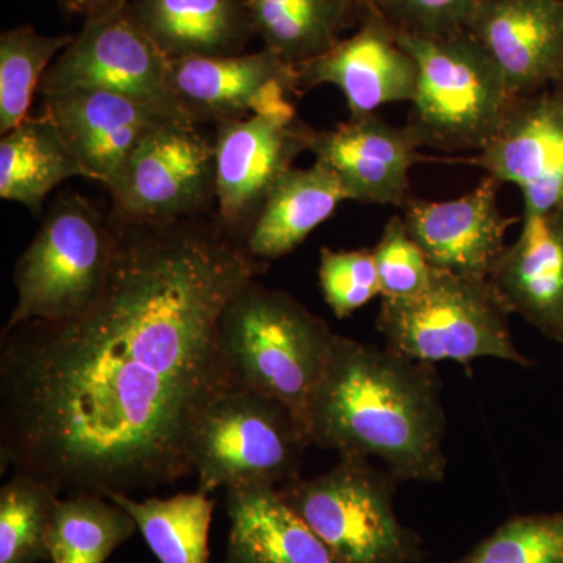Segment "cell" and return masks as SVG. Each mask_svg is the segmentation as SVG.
Listing matches in <instances>:
<instances>
[{
  "instance_id": "obj_33",
  "label": "cell",
  "mask_w": 563,
  "mask_h": 563,
  "mask_svg": "<svg viewBox=\"0 0 563 563\" xmlns=\"http://www.w3.org/2000/svg\"><path fill=\"white\" fill-rule=\"evenodd\" d=\"M74 14H80L84 20L103 16L113 11L124 9L131 0H70Z\"/></svg>"
},
{
  "instance_id": "obj_2",
  "label": "cell",
  "mask_w": 563,
  "mask_h": 563,
  "mask_svg": "<svg viewBox=\"0 0 563 563\" xmlns=\"http://www.w3.org/2000/svg\"><path fill=\"white\" fill-rule=\"evenodd\" d=\"M446 413L431 362L335 335L307 407L310 443L380 459L398 481L440 483Z\"/></svg>"
},
{
  "instance_id": "obj_5",
  "label": "cell",
  "mask_w": 563,
  "mask_h": 563,
  "mask_svg": "<svg viewBox=\"0 0 563 563\" xmlns=\"http://www.w3.org/2000/svg\"><path fill=\"white\" fill-rule=\"evenodd\" d=\"M290 407L265 393L233 384L214 396L190 437L191 472L198 490L298 479L310 446Z\"/></svg>"
},
{
  "instance_id": "obj_19",
  "label": "cell",
  "mask_w": 563,
  "mask_h": 563,
  "mask_svg": "<svg viewBox=\"0 0 563 563\" xmlns=\"http://www.w3.org/2000/svg\"><path fill=\"white\" fill-rule=\"evenodd\" d=\"M509 313L563 343V209L521 218V232L488 274Z\"/></svg>"
},
{
  "instance_id": "obj_23",
  "label": "cell",
  "mask_w": 563,
  "mask_h": 563,
  "mask_svg": "<svg viewBox=\"0 0 563 563\" xmlns=\"http://www.w3.org/2000/svg\"><path fill=\"white\" fill-rule=\"evenodd\" d=\"M84 172L46 113L29 117L0 140V198L21 203L33 214L63 181Z\"/></svg>"
},
{
  "instance_id": "obj_35",
  "label": "cell",
  "mask_w": 563,
  "mask_h": 563,
  "mask_svg": "<svg viewBox=\"0 0 563 563\" xmlns=\"http://www.w3.org/2000/svg\"><path fill=\"white\" fill-rule=\"evenodd\" d=\"M57 2L66 14H69V16L70 14H74L73 2H70V0H57Z\"/></svg>"
},
{
  "instance_id": "obj_24",
  "label": "cell",
  "mask_w": 563,
  "mask_h": 563,
  "mask_svg": "<svg viewBox=\"0 0 563 563\" xmlns=\"http://www.w3.org/2000/svg\"><path fill=\"white\" fill-rule=\"evenodd\" d=\"M255 36L288 65L331 51L346 29L355 0H246Z\"/></svg>"
},
{
  "instance_id": "obj_26",
  "label": "cell",
  "mask_w": 563,
  "mask_h": 563,
  "mask_svg": "<svg viewBox=\"0 0 563 563\" xmlns=\"http://www.w3.org/2000/svg\"><path fill=\"white\" fill-rule=\"evenodd\" d=\"M139 531L121 506L98 493H77L58 499L52 515V563H103Z\"/></svg>"
},
{
  "instance_id": "obj_27",
  "label": "cell",
  "mask_w": 563,
  "mask_h": 563,
  "mask_svg": "<svg viewBox=\"0 0 563 563\" xmlns=\"http://www.w3.org/2000/svg\"><path fill=\"white\" fill-rule=\"evenodd\" d=\"M74 35H41L18 25L0 35V135L31 117L35 91Z\"/></svg>"
},
{
  "instance_id": "obj_25",
  "label": "cell",
  "mask_w": 563,
  "mask_h": 563,
  "mask_svg": "<svg viewBox=\"0 0 563 563\" xmlns=\"http://www.w3.org/2000/svg\"><path fill=\"white\" fill-rule=\"evenodd\" d=\"M110 501L125 510L161 563H209V532L214 501L202 492L135 501L113 493Z\"/></svg>"
},
{
  "instance_id": "obj_3",
  "label": "cell",
  "mask_w": 563,
  "mask_h": 563,
  "mask_svg": "<svg viewBox=\"0 0 563 563\" xmlns=\"http://www.w3.org/2000/svg\"><path fill=\"white\" fill-rule=\"evenodd\" d=\"M220 333L233 383L279 399L307 432L310 396L335 342L328 322L254 279L222 310Z\"/></svg>"
},
{
  "instance_id": "obj_12",
  "label": "cell",
  "mask_w": 563,
  "mask_h": 563,
  "mask_svg": "<svg viewBox=\"0 0 563 563\" xmlns=\"http://www.w3.org/2000/svg\"><path fill=\"white\" fill-rule=\"evenodd\" d=\"M169 80L181 113L196 125L254 114H298L290 102L301 88L295 66L266 47L251 54L172 60Z\"/></svg>"
},
{
  "instance_id": "obj_30",
  "label": "cell",
  "mask_w": 563,
  "mask_h": 563,
  "mask_svg": "<svg viewBox=\"0 0 563 563\" xmlns=\"http://www.w3.org/2000/svg\"><path fill=\"white\" fill-rule=\"evenodd\" d=\"M373 255L383 298L409 299L428 287L433 268L407 231L402 217L388 220Z\"/></svg>"
},
{
  "instance_id": "obj_28",
  "label": "cell",
  "mask_w": 563,
  "mask_h": 563,
  "mask_svg": "<svg viewBox=\"0 0 563 563\" xmlns=\"http://www.w3.org/2000/svg\"><path fill=\"white\" fill-rule=\"evenodd\" d=\"M58 495L46 481L14 472L0 490V563L51 562L47 539Z\"/></svg>"
},
{
  "instance_id": "obj_31",
  "label": "cell",
  "mask_w": 563,
  "mask_h": 563,
  "mask_svg": "<svg viewBox=\"0 0 563 563\" xmlns=\"http://www.w3.org/2000/svg\"><path fill=\"white\" fill-rule=\"evenodd\" d=\"M320 284L336 318H346L380 292L373 250L332 251L322 247Z\"/></svg>"
},
{
  "instance_id": "obj_7",
  "label": "cell",
  "mask_w": 563,
  "mask_h": 563,
  "mask_svg": "<svg viewBox=\"0 0 563 563\" xmlns=\"http://www.w3.org/2000/svg\"><path fill=\"white\" fill-rule=\"evenodd\" d=\"M396 483L369 457L343 454L329 472L277 488L343 563H420L426 558L421 537L393 510Z\"/></svg>"
},
{
  "instance_id": "obj_18",
  "label": "cell",
  "mask_w": 563,
  "mask_h": 563,
  "mask_svg": "<svg viewBox=\"0 0 563 563\" xmlns=\"http://www.w3.org/2000/svg\"><path fill=\"white\" fill-rule=\"evenodd\" d=\"M406 128L388 124L377 114L350 120L331 131H312L309 151L329 169L350 201L402 206L409 173L422 161Z\"/></svg>"
},
{
  "instance_id": "obj_1",
  "label": "cell",
  "mask_w": 563,
  "mask_h": 563,
  "mask_svg": "<svg viewBox=\"0 0 563 563\" xmlns=\"http://www.w3.org/2000/svg\"><path fill=\"white\" fill-rule=\"evenodd\" d=\"M110 221L113 262L98 301L0 339L2 468L106 498L192 473L196 421L235 384L222 310L265 268L217 218Z\"/></svg>"
},
{
  "instance_id": "obj_10",
  "label": "cell",
  "mask_w": 563,
  "mask_h": 563,
  "mask_svg": "<svg viewBox=\"0 0 563 563\" xmlns=\"http://www.w3.org/2000/svg\"><path fill=\"white\" fill-rule=\"evenodd\" d=\"M169 68L172 60L124 7L84 21V27L44 74L40 92L95 88L128 96L169 120L187 121L174 98Z\"/></svg>"
},
{
  "instance_id": "obj_22",
  "label": "cell",
  "mask_w": 563,
  "mask_h": 563,
  "mask_svg": "<svg viewBox=\"0 0 563 563\" xmlns=\"http://www.w3.org/2000/svg\"><path fill=\"white\" fill-rule=\"evenodd\" d=\"M350 201L342 181L320 162L291 168L274 185L244 240L252 257L273 262L295 251L336 207Z\"/></svg>"
},
{
  "instance_id": "obj_4",
  "label": "cell",
  "mask_w": 563,
  "mask_h": 563,
  "mask_svg": "<svg viewBox=\"0 0 563 563\" xmlns=\"http://www.w3.org/2000/svg\"><path fill=\"white\" fill-rule=\"evenodd\" d=\"M396 36L418 65L406 125L418 147L483 151L517 101L487 52L466 31L444 38Z\"/></svg>"
},
{
  "instance_id": "obj_20",
  "label": "cell",
  "mask_w": 563,
  "mask_h": 563,
  "mask_svg": "<svg viewBox=\"0 0 563 563\" xmlns=\"http://www.w3.org/2000/svg\"><path fill=\"white\" fill-rule=\"evenodd\" d=\"M225 510L231 531L224 563H343L276 485L228 488Z\"/></svg>"
},
{
  "instance_id": "obj_14",
  "label": "cell",
  "mask_w": 563,
  "mask_h": 563,
  "mask_svg": "<svg viewBox=\"0 0 563 563\" xmlns=\"http://www.w3.org/2000/svg\"><path fill=\"white\" fill-rule=\"evenodd\" d=\"M473 165L523 195L521 218L563 209V103L551 90L518 98Z\"/></svg>"
},
{
  "instance_id": "obj_6",
  "label": "cell",
  "mask_w": 563,
  "mask_h": 563,
  "mask_svg": "<svg viewBox=\"0 0 563 563\" xmlns=\"http://www.w3.org/2000/svg\"><path fill=\"white\" fill-rule=\"evenodd\" d=\"M113 254L110 218L84 196H60L16 263V306L5 328L65 321L87 312L106 288Z\"/></svg>"
},
{
  "instance_id": "obj_17",
  "label": "cell",
  "mask_w": 563,
  "mask_h": 563,
  "mask_svg": "<svg viewBox=\"0 0 563 563\" xmlns=\"http://www.w3.org/2000/svg\"><path fill=\"white\" fill-rule=\"evenodd\" d=\"M43 98L44 113L60 132L84 177L101 181L107 190L141 141L169 120L128 96L95 88H69Z\"/></svg>"
},
{
  "instance_id": "obj_21",
  "label": "cell",
  "mask_w": 563,
  "mask_h": 563,
  "mask_svg": "<svg viewBox=\"0 0 563 563\" xmlns=\"http://www.w3.org/2000/svg\"><path fill=\"white\" fill-rule=\"evenodd\" d=\"M128 10L169 60L244 54L255 36L246 0H131Z\"/></svg>"
},
{
  "instance_id": "obj_32",
  "label": "cell",
  "mask_w": 563,
  "mask_h": 563,
  "mask_svg": "<svg viewBox=\"0 0 563 563\" xmlns=\"http://www.w3.org/2000/svg\"><path fill=\"white\" fill-rule=\"evenodd\" d=\"M396 32L444 38L466 31L479 0H368Z\"/></svg>"
},
{
  "instance_id": "obj_34",
  "label": "cell",
  "mask_w": 563,
  "mask_h": 563,
  "mask_svg": "<svg viewBox=\"0 0 563 563\" xmlns=\"http://www.w3.org/2000/svg\"><path fill=\"white\" fill-rule=\"evenodd\" d=\"M551 91L554 92L555 98L559 99L563 103V74L561 77H559L558 80L554 81L553 88H551Z\"/></svg>"
},
{
  "instance_id": "obj_29",
  "label": "cell",
  "mask_w": 563,
  "mask_h": 563,
  "mask_svg": "<svg viewBox=\"0 0 563 563\" xmlns=\"http://www.w3.org/2000/svg\"><path fill=\"white\" fill-rule=\"evenodd\" d=\"M451 563H563V514L515 517Z\"/></svg>"
},
{
  "instance_id": "obj_11",
  "label": "cell",
  "mask_w": 563,
  "mask_h": 563,
  "mask_svg": "<svg viewBox=\"0 0 563 563\" xmlns=\"http://www.w3.org/2000/svg\"><path fill=\"white\" fill-rule=\"evenodd\" d=\"M312 131L298 114H254L217 124L214 202L225 231L246 240L274 185L309 151Z\"/></svg>"
},
{
  "instance_id": "obj_13",
  "label": "cell",
  "mask_w": 563,
  "mask_h": 563,
  "mask_svg": "<svg viewBox=\"0 0 563 563\" xmlns=\"http://www.w3.org/2000/svg\"><path fill=\"white\" fill-rule=\"evenodd\" d=\"M362 25L331 51L295 66L299 87L333 85L343 92L351 120L376 114L391 102H412L418 65L396 36L395 27L372 2L363 5Z\"/></svg>"
},
{
  "instance_id": "obj_16",
  "label": "cell",
  "mask_w": 563,
  "mask_h": 563,
  "mask_svg": "<svg viewBox=\"0 0 563 563\" xmlns=\"http://www.w3.org/2000/svg\"><path fill=\"white\" fill-rule=\"evenodd\" d=\"M466 32L514 98L544 91L563 74V0H479Z\"/></svg>"
},
{
  "instance_id": "obj_36",
  "label": "cell",
  "mask_w": 563,
  "mask_h": 563,
  "mask_svg": "<svg viewBox=\"0 0 563 563\" xmlns=\"http://www.w3.org/2000/svg\"><path fill=\"white\" fill-rule=\"evenodd\" d=\"M355 2H357L358 7H361L362 9L363 5H366V3H368V0H355Z\"/></svg>"
},
{
  "instance_id": "obj_8",
  "label": "cell",
  "mask_w": 563,
  "mask_h": 563,
  "mask_svg": "<svg viewBox=\"0 0 563 563\" xmlns=\"http://www.w3.org/2000/svg\"><path fill=\"white\" fill-rule=\"evenodd\" d=\"M509 314L488 279L433 269L420 295L383 298L376 328L387 347L415 361L493 357L531 366L515 346Z\"/></svg>"
},
{
  "instance_id": "obj_9",
  "label": "cell",
  "mask_w": 563,
  "mask_h": 563,
  "mask_svg": "<svg viewBox=\"0 0 563 563\" xmlns=\"http://www.w3.org/2000/svg\"><path fill=\"white\" fill-rule=\"evenodd\" d=\"M111 217L172 224L206 217L214 201V143L188 121L165 120L131 155L109 188Z\"/></svg>"
},
{
  "instance_id": "obj_15",
  "label": "cell",
  "mask_w": 563,
  "mask_h": 563,
  "mask_svg": "<svg viewBox=\"0 0 563 563\" xmlns=\"http://www.w3.org/2000/svg\"><path fill=\"white\" fill-rule=\"evenodd\" d=\"M499 185L487 176L474 190L451 201L407 198L402 202L407 231L433 269L488 279L506 247L507 229L518 221L499 209Z\"/></svg>"
}]
</instances>
